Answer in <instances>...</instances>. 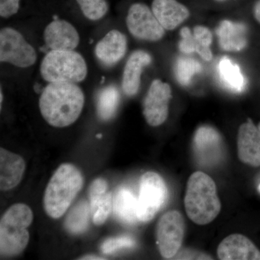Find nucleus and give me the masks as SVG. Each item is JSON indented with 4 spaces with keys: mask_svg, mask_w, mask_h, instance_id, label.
<instances>
[{
    "mask_svg": "<svg viewBox=\"0 0 260 260\" xmlns=\"http://www.w3.org/2000/svg\"><path fill=\"white\" fill-rule=\"evenodd\" d=\"M85 104V95L76 83H49L39 99V109L48 124L65 127L79 118Z\"/></svg>",
    "mask_w": 260,
    "mask_h": 260,
    "instance_id": "nucleus-1",
    "label": "nucleus"
},
{
    "mask_svg": "<svg viewBox=\"0 0 260 260\" xmlns=\"http://www.w3.org/2000/svg\"><path fill=\"white\" fill-rule=\"evenodd\" d=\"M79 169L71 164L58 167L48 183L44 196V208L51 218H61L70 208L83 186Z\"/></svg>",
    "mask_w": 260,
    "mask_h": 260,
    "instance_id": "nucleus-2",
    "label": "nucleus"
},
{
    "mask_svg": "<svg viewBox=\"0 0 260 260\" xmlns=\"http://www.w3.org/2000/svg\"><path fill=\"white\" fill-rule=\"evenodd\" d=\"M184 205L194 223L205 225L218 216L221 204L213 179L202 172H194L188 180Z\"/></svg>",
    "mask_w": 260,
    "mask_h": 260,
    "instance_id": "nucleus-3",
    "label": "nucleus"
},
{
    "mask_svg": "<svg viewBox=\"0 0 260 260\" xmlns=\"http://www.w3.org/2000/svg\"><path fill=\"white\" fill-rule=\"evenodd\" d=\"M34 220L32 210L25 204L10 207L0 220L1 257L20 255L28 246L30 234L28 228Z\"/></svg>",
    "mask_w": 260,
    "mask_h": 260,
    "instance_id": "nucleus-4",
    "label": "nucleus"
},
{
    "mask_svg": "<svg viewBox=\"0 0 260 260\" xmlns=\"http://www.w3.org/2000/svg\"><path fill=\"white\" fill-rule=\"evenodd\" d=\"M42 78L49 83L83 81L88 74V68L83 56L73 51H50L41 64Z\"/></svg>",
    "mask_w": 260,
    "mask_h": 260,
    "instance_id": "nucleus-5",
    "label": "nucleus"
},
{
    "mask_svg": "<svg viewBox=\"0 0 260 260\" xmlns=\"http://www.w3.org/2000/svg\"><path fill=\"white\" fill-rule=\"evenodd\" d=\"M165 181L157 173L143 174L140 184L138 198V218L140 222L150 221L155 216L167 199Z\"/></svg>",
    "mask_w": 260,
    "mask_h": 260,
    "instance_id": "nucleus-6",
    "label": "nucleus"
},
{
    "mask_svg": "<svg viewBox=\"0 0 260 260\" xmlns=\"http://www.w3.org/2000/svg\"><path fill=\"white\" fill-rule=\"evenodd\" d=\"M35 49L25 40L22 34L11 28L0 31V61L18 68L32 66L37 61Z\"/></svg>",
    "mask_w": 260,
    "mask_h": 260,
    "instance_id": "nucleus-7",
    "label": "nucleus"
},
{
    "mask_svg": "<svg viewBox=\"0 0 260 260\" xmlns=\"http://www.w3.org/2000/svg\"><path fill=\"white\" fill-rule=\"evenodd\" d=\"M184 235V221L177 210L164 214L156 228L157 243L162 257L172 259L180 249Z\"/></svg>",
    "mask_w": 260,
    "mask_h": 260,
    "instance_id": "nucleus-8",
    "label": "nucleus"
},
{
    "mask_svg": "<svg viewBox=\"0 0 260 260\" xmlns=\"http://www.w3.org/2000/svg\"><path fill=\"white\" fill-rule=\"evenodd\" d=\"M126 23L130 34L140 40L158 42L165 34V29L153 11L142 3H135L130 7Z\"/></svg>",
    "mask_w": 260,
    "mask_h": 260,
    "instance_id": "nucleus-9",
    "label": "nucleus"
},
{
    "mask_svg": "<svg viewBox=\"0 0 260 260\" xmlns=\"http://www.w3.org/2000/svg\"><path fill=\"white\" fill-rule=\"evenodd\" d=\"M171 99L172 89L169 84L158 79L152 82L143 102V115L149 125L158 126L165 122Z\"/></svg>",
    "mask_w": 260,
    "mask_h": 260,
    "instance_id": "nucleus-10",
    "label": "nucleus"
},
{
    "mask_svg": "<svg viewBox=\"0 0 260 260\" xmlns=\"http://www.w3.org/2000/svg\"><path fill=\"white\" fill-rule=\"evenodd\" d=\"M193 144L195 157L201 165H215L223 158V140L211 126H203L197 130Z\"/></svg>",
    "mask_w": 260,
    "mask_h": 260,
    "instance_id": "nucleus-11",
    "label": "nucleus"
},
{
    "mask_svg": "<svg viewBox=\"0 0 260 260\" xmlns=\"http://www.w3.org/2000/svg\"><path fill=\"white\" fill-rule=\"evenodd\" d=\"M44 42L51 51H73L80 42L79 34L71 23L56 20L47 25Z\"/></svg>",
    "mask_w": 260,
    "mask_h": 260,
    "instance_id": "nucleus-12",
    "label": "nucleus"
},
{
    "mask_svg": "<svg viewBox=\"0 0 260 260\" xmlns=\"http://www.w3.org/2000/svg\"><path fill=\"white\" fill-rule=\"evenodd\" d=\"M90 215L93 223L101 225L105 223L113 209L112 194L109 191L107 181L98 178L92 182L89 190Z\"/></svg>",
    "mask_w": 260,
    "mask_h": 260,
    "instance_id": "nucleus-13",
    "label": "nucleus"
},
{
    "mask_svg": "<svg viewBox=\"0 0 260 260\" xmlns=\"http://www.w3.org/2000/svg\"><path fill=\"white\" fill-rule=\"evenodd\" d=\"M218 256L222 260H260V251L245 236L232 234L219 244Z\"/></svg>",
    "mask_w": 260,
    "mask_h": 260,
    "instance_id": "nucleus-14",
    "label": "nucleus"
},
{
    "mask_svg": "<svg viewBox=\"0 0 260 260\" xmlns=\"http://www.w3.org/2000/svg\"><path fill=\"white\" fill-rule=\"evenodd\" d=\"M238 155L251 167L260 166V130L250 121L244 123L238 133Z\"/></svg>",
    "mask_w": 260,
    "mask_h": 260,
    "instance_id": "nucleus-15",
    "label": "nucleus"
},
{
    "mask_svg": "<svg viewBox=\"0 0 260 260\" xmlns=\"http://www.w3.org/2000/svg\"><path fill=\"white\" fill-rule=\"evenodd\" d=\"M181 40L179 49L185 54L197 52L203 59L210 61L213 58L210 45L213 36L209 29L202 25H197L191 34L190 29L184 27L181 30Z\"/></svg>",
    "mask_w": 260,
    "mask_h": 260,
    "instance_id": "nucleus-16",
    "label": "nucleus"
},
{
    "mask_svg": "<svg viewBox=\"0 0 260 260\" xmlns=\"http://www.w3.org/2000/svg\"><path fill=\"white\" fill-rule=\"evenodd\" d=\"M126 49L125 36L119 30H112L95 46V56L102 64L112 67L124 57Z\"/></svg>",
    "mask_w": 260,
    "mask_h": 260,
    "instance_id": "nucleus-17",
    "label": "nucleus"
},
{
    "mask_svg": "<svg viewBox=\"0 0 260 260\" xmlns=\"http://www.w3.org/2000/svg\"><path fill=\"white\" fill-rule=\"evenodd\" d=\"M25 171V162L18 154L0 148V189L8 191L16 187Z\"/></svg>",
    "mask_w": 260,
    "mask_h": 260,
    "instance_id": "nucleus-18",
    "label": "nucleus"
},
{
    "mask_svg": "<svg viewBox=\"0 0 260 260\" xmlns=\"http://www.w3.org/2000/svg\"><path fill=\"white\" fill-rule=\"evenodd\" d=\"M151 61V56L146 51L137 50L132 53L123 72L121 86L126 95L134 96L138 93L143 68L150 64Z\"/></svg>",
    "mask_w": 260,
    "mask_h": 260,
    "instance_id": "nucleus-19",
    "label": "nucleus"
},
{
    "mask_svg": "<svg viewBox=\"0 0 260 260\" xmlns=\"http://www.w3.org/2000/svg\"><path fill=\"white\" fill-rule=\"evenodd\" d=\"M152 11L165 30H172L189 18L190 13L177 0H153Z\"/></svg>",
    "mask_w": 260,
    "mask_h": 260,
    "instance_id": "nucleus-20",
    "label": "nucleus"
},
{
    "mask_svg": "<svg viewBox=\"0 0 260 260\" xmlns=\"http://www.w3.org/2000/svg\"><path fill=\"white\" fill-rule=\"evenodd\" d=\"M216 34L219 44L225 51H241L247 44L246 28L242 23L223 20L217 28Z\"/></svg>",
    "mask_w": 260,
    "mask_h": 260,
    "instance_id": "nucleus-21",
    "label": "nucleus"
},
{
    "mask_svg": "<svg viewBox=\"0 0 260 260\" xmlns=\"http://www.w3.org/2000/svg\"><path fill=\"white\" fill-rule=\"evenodd\" d=\"M113 209L121 222L133 225L139 222L138 218V198L127 188H121L116 193Z\"/></svg>",
    "mask_w": 260,
    "mask_h": 260,
    "instance_id": "nucleus-22",
    "label": "nucleus"
},
{
    "mask_svg": "<svg viewBox=\"0 0 260 260\" xmlns=\"http://www.w3.org/2000/svg\"><path fill=\"white\" fill-rule=\"evenodd\" d=\"M120 93L115 85H110L99 91L97 95L98 116L102 121H109L114 117L119 107Z\"/></svg>",
    "mask_w": 260,
    "mask_h": 260,
    "instance_id": "nucleus-23",
    "label": "nucleus"
},
{
    "mask_svg": "<svg viewBox=\"0 0 260 260\" xmlns=\"http://www.w3.org/2000/svg\"><path fill=\"white\" fill-rule=\"evenodd\" d=\"M220 80L228 88L236 93H241L246 87V81L240 68L229 58H222L218 65Z\"/></svg>",
    "mask_w": 260,
    "mask_h": 260,
    "instance_id": "nucleus-24",
    "label": "nucleus"
},
{
    "mask_svg": "<svg viewBox=\"0 0 260 260\" xmlns=\"http://www.w3.org/2000/svg\"><path fill=\"white\" fill-rule=\"evenodd\" d=\"M90 205L82 200L70 210L64 220V227L72 234H83L88 229L90 219Z\"/></svg>",
    "mask_w": 260,
    "mask_h": 260,
    "instance_id": "nucleus-25",
    "label": "nucleus"
},
{
    "mask_svg": "<svg viewBox=\"0 0 260 260\" xmlns=\"http://www.w3.org/2000/svg\"><path fill=\"white\" fill-rule=\"evenodd\" d=\"M202 70L201 64L191 58L181 57L175 65L176 78L181 85H188L193 77Z\"/></svg>",
    "mask_w": 260,
    "mask_h": 260,
    "instance_id": "nucleus-26",
    "label": "nucleus"
},
{
    "mask_svg": "<svg viewBox=\"0 0 260 260\" xmlns=\"http://www.w3.org/2000/svg\"><path fill=\"white\" fill-rule=\"evenodd\" d=\"M84 15L90 20H99L107 14V0H76Z\"/></svg>",
    "mask_w": 260,
    "mask_h": 260,
    "instance_id": "nucleus-27",
    "label": "nucleus"
},
{
    "mask_svg": "<svg viewBox=\"0 0 260 260\" xmlns=\"http://www.w3.org/2000/svg\"><path fill=\"white\" fill-rule=\"evenodd\" d=\"M135 242L133 238L128 236L109 238L102 243L101 249L106 254H113L121 249L133 247Z\"/></svg>",
    "mask_w": 260,
    "mask_h": 260,
    "instance_id": "nucleus-28",
    "label": "nucleus"
},
{
    "mask_svg": "<svg viewBox=\"0 0 260 260\" xmlns=\"http://www.w3.org/2000/svg\"><path fill=\"white\" fill-rule=\"evenodd\" d=\"M20 0H0V15L3 18H9L16 14L19 10Z\"/></svg>",
    "mask_w": 260,
    "mask_h": 260,
    "instance_id": "nucleus-29",
    "label": "nucleus"
},
{
    "mask_svg": "<svg viewBox=\"0 0 260 260\" xmlns=\"http://www.w3.org/2000/svg\"><path fill=\"white\" fill-rule=\"evenodd\" d=\"M177 259H211V257L210 256L207 255V254H203V253L198 252V251L184 250L178 254Z\"/></svg>",
    "mask_w": 260,
    "mask_h": 260,
    "instance_id": "nucleus-30",
    "label": "nucleus"
},
{
    "mask_svg": "<svg viewBox=\"0 0 260 260\" xmlns=\"http://www.w3.org/2000/svg\"><path fill=\"white\" fill-rule=\"evenodd\" d=\"M254 14L256 20L260 23V0L254 5Z\"/></svg>",
    "mask_w": 260,
    "mask_h": 260,
    "instance_id": "nucleus-31",
    "label": "nucleus"
},
{
    "mask_svg": "<svg viewBox=\"0 0 260 260\" xmlns=\"http://www.w3.org/2000/svg\"><path fill=\"white\" fill-rule=\"evenodd\" d=\"M79 259H88V260H103V259H106V258H103L102 256H96V255H93V254H88V255H85L83 256H82L81 258H79Z\"/></svg>",
    "mask_w": 260,
    "mask_h": 260,
    "instance_id": "nucleus-32",
    "label": "nucleus"
},
{
    "mask_svg": "<svg viewBox=\"0 0 260 260\" xmlns=\"http://www.w3.org/2000/svg\"><path fill=\"white\" fill-rule=\"evenodd\" d=\"M3 92H2V90H1V93H0V97H1V100H0V104H1V107H2V104H3Z\"/></svg>",
    "mask_w": 260,
    "mask_h": 260,
    "instance_id": "nucleus-33",
    "label": "nucleus"
},
{
    "mask_svg": "<svg viewBox=\"0 0 260 260\" xmlns=\"http://www.w3.org/2000/svg\"><path fill=\"white\" fill-rule=\"evenodd\" d=\"M215 1H217V2H225V1H226V0H215Z\"/></svg>",
    "mask_w": 260,
    "mask_h": 260,
    "instance_id": "nucleus-34",
    "label": "nucleus"
},
{
    "mask_svg": "<svg viewBox=\"0 0 260 260\" xmlns=\"http://www.w3.org/2000/svg\"><path fill=\"white\" fill-rule=\"evenodd\" d=\"M258 189H259V191L260 192V184H259V186H258Z\"/></svg>",
    "mask_w": 260,
    "mask_h": 260,
    "instance_id": "nucleus-35",
    "label": "nucleus"
},
{
    "mask_svg": "<svg viewBox=\"0 0 260 260\" xmlns=\"http://www.w3.org/2000/svg\"><path fill=\"white\" fill-rule=\"evenodd\" d=\"M259 129L260 130V123H259Z\"/></svg>",
    "mask_w": 260,
    "mask_h": 260,
    "instance_id": "nucleus-36",
    "label": "nucleus"
}]
</instances>
